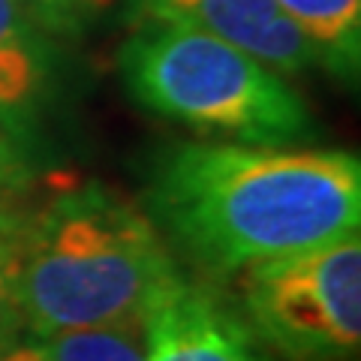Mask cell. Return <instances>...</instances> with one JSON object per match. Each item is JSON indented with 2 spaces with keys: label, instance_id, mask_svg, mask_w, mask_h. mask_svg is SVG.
<instances>
[{
  "label": "cell",
  "instance_id": "obj_1",
  "mask_svg": "<svg viewBox=\"0 0 361 361\" xmlns=\"http://www.w3.org/2000/svg\"><path fill=\"white\" fill-rule=\"evenodd\" d=\"M148 211L193 265L235 277L355 235L361 163L353 151L187 142L157 160Z\"/></svg>",
  "mask_w": 361,
  "mask_h": 361
},
{
  "label": "cell",
  "instance_id": "obj_2",
  "mask_svg": "<svg viewBox=\"0 0 361 361\" xmlns=\"http://www.w3.org/2000/svg\"><path fill=\"white\" fill-rule=\"evenodd\" d=\"M178 271L160 229L103 184L58 190L27 217L21 253V325L54 334L142 322Z\"/></svg>",
  "mask_w": 361,
  "mask_h": 361
},
{
  "label": "cell",
  "instance_id": "obj_3",
  "mask_svg": "<svg viewBox=\"0 0 361 361\" xmlns=\"http://www.w3.org/2000/svg\"><path fill=\"white\" fill-rule=\"evenodd\" d=\"M118 70L142 109L202 139L292 145L310 133V111L283 75L187 25L139 18Z\"/></svg>",
  "mask_w": 361,
  "mask_h": 361
},
{
  "label": "cell",
  "instance_id": "obj_4",
  "mask_svg": "<svg viewBox=\"0 0 361 361\" xmlns=\"http://www.w3.org/2000/svg\"><path fill=\"white\" fill-rule=\"evenodd\" d=\"M244 322L289 361H343L361 343L358 232L238 271Z\"/></svg>",
  "mask_w": 361,
  "mask_h": 361
},
{
  "label": "cell",
  "instance_id": "obj_5",
  "mask_svg": "<svg viewBox=\"0 0 361 361\" xmlns=\"http://www.w3.org/2000/svg\"><path fill=\"white\" fill-rule=\"evenodd\" d=\"M142 337L145 361H268L241 316L180 268L148 304Z\"/></svg>",
  "mask_w": 361,
  "mask_h": 361
},
{
  "label": "cell",
  "instance_id": "obj_6",
  "mask_svg": "<svg viewBox=\"0 0 361 361\" xmlns=\"http://www.w3.org/2000/svg\"><path fill=\"white\" fill-rule=\"evenodd\" d=\"M139 18L211 33L262 61L283 78L316 66L313 49L277 0H133Z\"/></svg>",
  "mask_w": 361,
  "mask_h": 361
},
{
  "label": "cell",
  "instance_id": "obj_7",
  "mask_svg": "<svg viewBox=\"0 0 361 361\" xmlns=\"http://www.w3.org/2000/svg\"><path fill=\"white\" fill-rule=\"evenodd\" d=\"M58 42L0 0V123L30 148L58 78Z\"/></svg>",
  "mask_w": 361,
  "mask_h": 361
},
{
  "label": "cell",
  "instance_id": "obj_8",
  "mask_svg": "<svg viewBox=\"0 0 361 361\" xmlns=\"http://www.w3.org/2000/svg\"><path fill=\"white\" fill-rule=\"evenodd\" d=\"M313 49L316 66L358 85L361 70V0H277Z\"/></svg>",
  "mask_w": 361,
  "mask_h": 361
},
{
  "label": "cell",
  "instance_id": "obj_9",
  "mask_svg": "<svg viewBox=\"0 0 361 361\" xmlns=\"http://www.w3.org/2000/svg\"><path fill=\"white\" fill-rule=\"evenodd\" d=\"M18 196L0 193V349L13 343L21 329V253H25L27 217L18 208Z\"/></svg>",
  "mask_w": 361,
  "mask_h": 361
},
{
  "label": "cell",
  "instance_id": "obj_10",
  "mask_svg": "<svg viewBox=\"0 0 361 361\" xmlns=\"http://www.w3.org/2000/svg\"><path fill=\"white\" fill-rule=\"evenodd\" d=\"M49 361H145L142 322L66 331L45 341Z\"/></svg>",
  "mask_w": 361,
  "mask_h": 361
},
{
  "label": "cell",
  "instance_id": "obj_11",
  "mask_svg": "<svg viewBox=\"0 0 361 361\" xmlns=\"http://www.w3.org/2000/svg\"><path fill=\"white\" fill-rule=\"evenodd\" d=\"M13 4L45 37L61 42V39H82L109 13L111 0H13Z\"/></svg>",
  "mask_w": 361,
  "mask_h": 361
},
{
  "label": "cell",
  "instance_id": "obj_12",
  "mask_svg": "<svg viewBox=\"0 0 361 361\" xmlns=\"http://www.w3.org/2000/svg\"><path fill=\"white\" fill-rule=\"evenodd\" d=\"M33 175L30 148L0 123V193L18 196Z\"/></svg>",
  "mask_w": 361,
  "mask_h": 361
},
{
  "label": "cell",
  "instance_id": "obj_13",
  "mask_svg": "<svg viewBox=\"0 0 361 361\" xmlns=\"http://www.w3.org/2000/svg\"><path fill=\"white\" fill-rule=\"evenodd\" d=\"M0 361H49V353H45V341L39 337H27V341H16L6 343L0 349Z\"/></svg>",
  "mask_w": 361,
  "mask_h": 361
}]
</instances>
